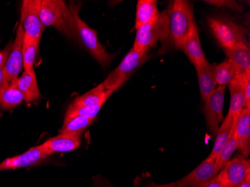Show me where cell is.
I'll use <instances>...</instances> for the list:
<instances>
[{"instance_id":"cell-28","label":"cell","mask_w":250,"mask_h":187,"mask_svg":"<svg viewBox=\"0 0 250 187\" xmlns=\"http://www.w3.org/2000/svg\"><path fill=\"white\" fill-rule=\"evenodd\" d=\"M205 2L210 4V5H213L218 7H226V8H231L232 10H235V11H242L243 7L240 5L239 4L234 2V1H205Z\"/></svg>"},{"instance_id":"cell-3","label":"cell","mask_w":250,"mask_h":187,"mask_svg":"<svg viewBox=\"0 0 250 187\" xmlns=\"http://www.w3.org/2000/svg\"><path fill=\"white\" fill-rule=\"evenodd\" d=\"M208 22L212 34L223 49L231 48L241 43H247V29L229 17L223 15L210 17Z\"/></svg>"},{"instance_id":"cell-16","label":"cell","mask_w":250,"mask_h":187,"mask_svg":"<svg viewBox=\"0 0 250 187\" xmlns=\"http://www.w3.org/2000/svg\"><path fill=\"white\" fill-rule=\"evenodd\" d=\"M197 73L198 82L202 101H205L217 88V83L214 77V65L208 61L195 66Z\"/></svg>"},{"instance_id":"cell-21","label":"cell","mask_w":250,"mask_h":187,"mask_svg":"<svg viewBox=\"0 0 250 187\" xmlns=\"http://www.w3.org/2000/svg\"><path fill=\"white\" fill-rule=\"evenodd\" d=\"M160 13L155 0H139L136 7L135 27L137 29L143 25L152 22Z\"/></svg>"},{"instance_id":"cell-34","label":"cell","mask_w":250,"mask_h":187,"mask_svg":"<svg viewBox=\"0 0 250 187\" xmlns=\"http://www.w3.org/2000/svg\"><path fill=\"white\" fill-rule=\"evenodd\" d=\"M100 187H113L112 186H111L109 184H102Z\"/></svg>"},{"instance_id":"cell-12","label":"cell","mask_w":250,"mask_h":187,"mask_svg":"<svg viewBox=\"0 0 250 187\" xmlns=\"http://www.w3.org/2000/svg\"><path fill=\"white\" fill-rule=\"evenodd\" d=\"M214 159L206 158L193 171L175 183L178 187H201L219 173Z\"/></svg>"},{"instance_id":"cell-24","label":"cell","mask_w":250,"mask_h":187,"mask_svg":"<svg viewBox=\"0 0 250 187\" xmlns=\"http://www.w3.org/2000/svg\"><path fill=\"white\" fill-rule=\"evenodd\" d=\"M39 41L34 40L24 35L22 46V66L26 72L34 73V64L39 52Z\"/></svg>"},{"instance_id":"cell-19","label":"cell","mask_w":250,"mask_h":187,"mask_svg":"<svg viewBox=\"0 0 250 187\" xmlns=\"http://www.w3.org/2000/svg\"><path fill=\"white\" fill-rule=\"evenodd\" d=\"M81 140L80 136L60 134L48 139L42 144L52 154L54 153H65L72 151L78 148L81 145Z\"/></svg>"},{"instance_id":"cell-25","label":"cell","mask_w":250,"mask_h":187,"mask_svg":"<svg viewBox=\"0 0 250 187\" xmlns=\"http://www.w3.org/2000/svg\"><path fill=\"white\" fill-rule=\"evenodd\" d=\"M237 122L233 121L232 126H231V131H230L229 136L227 141L226 142L220 150V154L216 158V166L219 171L221 169L222 167L226 164L229 160H231L234 152L237 148V140L235 135V126Z\"/></svg>"},{"instance_id":"cell-22","label":"cell","mask_w":250,"mask_h":187,"mask_svg":"<svg viewBox=\"0 0 250 187\" xmlns=\"http://www.w3.org/2000/svg\"><path fill=\"white\" fill-rule=\"evenodd\" d=\"M95 119L96 118H88L80 115L65 117L60 134L81 136V135L93 124Z\"/></svg>"},{"instance_id":"cell-13","label":"cell","mask_w":250,"mask_h":187,"mask_svg":"<svg viewBox=\"0 0 250 187\" xmlns=\"http://www.w3.org/2000/svg\"><path fill=\"white\" fill-rule=\"evenodd\" d=\"M227 187H235L250 177V161L244 157L231 159L219 171Z\"/></svg>"},{"instance_id":"cell-17","label":"cell","mask_w":250,"mask_h":187,"mask_svg":"<svg viewBox=\"0 0 250 187\" xmlns=\"http://www.w3.org/2000/svg\"><path fill=\"white\" fill-rule=\"evenodd\" d=\"M243 77L244 76H237L228 84L231 95L230 107L228 113L232 115L233 121L235 122L238 120L245 104Z\"/></svg>"},{"instance_id":"cell-26","label":"cell","mask_w":250,"mask_h":187,"mask_svg":"<svg viewBox=\"0 0 250 187\" xmlns=\"http://www.w3.org/2000/svg\"><path fill=\"white\" fill-rule=\"evenodd\" d=\"M232 115L229 113L227 114L226 119L222 122V125L219 127L218 131L216 134L214 144H213V149L210 152V155L208 156L209 158L216 160L217 156L220 154L223 145L226 143L227 139H228L230 131H231V126H232Z\"/></svg>"},{"instance_id":"cell-2","label":"cell","mask_w":250,"mask_h":187,"mask_svg":"<svg viewBox=\"0 0 250 187\" xmlns=\"http://www.w3.org/2000/svg\"><path fill=\"white\" fill-rule=\"evenodd\" d=\"M69 8L74 32V39H77L85 47V50L101 65H109L114 56L107 53L104 46L100 43L97 31L90 28V26L80 18V6L77 4L71 3Z\"/></svg>"},{"instance_id":"cell-5","label":"cell","mask_w":250,"mask_h":187,"mask_svg":"<svg viewBox=\"0 0 250 187\" xmlns=\"http://www.w3.org/2000/svg\"><path fill=\"white\" fill-rule=\"evenodd\" d=\"M168 38V17L167 11L160 13L152 22L136 29V38L132 48L148 53L157 42H166Z\"/></svg>"},{"instance_id":"cell-31","label":"cell","mask_w":250,"mask_h":187,"mask_svg":"<svg viewBox=\"0 0 250 187\" xmlns=\"http://www.w3.org/2000/svg\"><path fill=\"white\" fill-rule=\"evenodd\" d=\"M201 187H227L224 180L223 179L220 174H217L213 179L209 182L206 183L205 185Z\"/></svg>"},{"instance_id":"cell-30","label":"cell","mask_w":250,"mask_h":187,"mask_svg":"<svg viewBox=\"0 0 250 187\" xmlns=\"http://www.w3.org/2000/svg\"><path fill=\"white\" fill-rule=\"evenodd\" d=\"M243 84L245 98L244 108H250V74H247L243 77Z\"/></svg>"},{"instance_id":"cell-6","label":"cell","mask_w":250,"mask_h":187,"mask_svg":"<svg viewBox=\"0 0 250 187\" xmlns=\"http://www.w3.org/2000/svg\"><path fill=\"white\" fill-rule=\"evenodd\" d=\"M114 91L106 90L103 83L78 97L67 109L65 117L80 116L96 118L104 104Z\"/></svg>"},{"instance_id":"cell-14","label":"cell","mask_w":250,"mask_h":187,"mask_svg":"<svg viewBox=\"0 0 250 187\" xmlns=\"http://www.w3.org/2000/svg\"><path fill=\"white\" fill-rule=\"evenodd\" d=\"M237 150L247 158L250 152V108H244L235 126Z\"/></svg>"},{"instance_id":"cell-10","label":"cell","mask_w":250,"mask_h":187,"mask_svg":"<svg viewBox=\"0 0 250 187\" xmlns=\"http://www.w3.org/2000/svg\"><path fill=\"white\" fill-rule=\"evenodd\" d=\"M226 85H219L205 101L204 114L206 116L208 129L213 136H216L223 119Z\"/></svg>"},{"instance_id":"cell-7","label":"cell","mask_w":250,"mask_h":187,"mask_svg":"<svg viewBox=\"0 0 250 187\" xmlns=\"http://www.w3.org/2000/svg\"><path fill=\"white\" fill-rule=\"evenodd\" d=\"M147 53L132 48L125 56L122 62L112 71L103 84L106 90L116 91L120 88L132 74L146 62Z\"/></svg>"},{"instance_id":"cell-29","label":"cell","mask_w":250,"mask_h":187,"mask_svg":"<svg viewBox=\"0 0 250 187\" xmlns=\"http://www.w3.org/2000/svg\"><path fill=\"white\" fill-rule=\"evenodd\" d=\"M11 45H8L3 50L0 52V88L2 87V83H3L4 66H5L10 49H11Z\"/></svg>"},{"instance_id":"cell-20","label":"cell","mask_w":250,"mask_h":187,"mask_svg":"<svg viewBox=\"0 0 250 187\" xmlns=\"http://www.w3.org/2000/svg\"><path fill=\"white\" fill-rule=\"evenodd\" d=\"M25 101V95L18 86V79L6 88L0 90V109L9 110L20 106Z\"/></svg>"},{"instance_id":"cell-32","label":"cell","mask_w":250,"mask_h":187,"mask_svg":"<svg viewBox=\"0 0 250 187\" xmlns=\"http://www.w3.org/2000/svg\"><path fill=\"white\" fill-rule=\"evenodd\" d=\"M146 187H178L175 185V183H171L168 184H156L152 183Z\"/></svg>"},{"instance_id":"cell-27","label":"cell","mask_w":250,"mask_h":187,"mask_svg":"<svg viewBox=\"0 0 250 187\" xmlns=\"http://www.w3.org/2000/svg\"><path fill=\"white\" fill-rule=\"evenodd\" d=\"M237 76V71L234 64L229 60L214 65V77L217 85H228Z\"/></svg>"},{"instance_id":"cell-33","label":"cell","mask_w":250,"mask_h":187,"mask_svg":"<svg viewBox=\"0 0 250 187\" xmlns=\"http://www.w3.org/2000/svg\"><path fill=\"white\" fill-rule=\"evenodd\" d=\"M235 187H250V177H248L245 181H243Z\"/></svg>"},{"instance_id":"cell-8","label":"cell","mask_w":250,"mask_h":187,"mask_svg":"<svg viewBox=\"0 0 250 187\" xmlns=\"http://www.w3.org/2000/svg\"><path fill=\"white\" fill-rule=\"evenodd\" d=\"M41 4L42 0L22 1L20 23L26 36L39 42L45 29L41 20Z\"/></svg>"},{"instance_id":"cell-11","label":"cell","mask_w":250,"mask_h":187,"mask_svg":"<svg viewBox=\"0 0 250 187\" xmlns=\"http://www.w3.org/2000/svg\"><path fill=\"white\" fill-rule=\"evenodd\" d=\"M51 154L42 145L32 147L23 154L5 159L2 163H0V171L27 168L38 165Z\"/></svg>"},{"instance_id":"cell-9","label":"cell","mask_w":250,"mask_h":187,"mask_svg":"<svg viewBox=\"0 0 250 187\" xmlns=\"http://www.w3.org/2000/svg\"><path fill=\"white\" fill-rule=\"evenodd\" d=\"M24 35L22 26L19 24L15 42L11 44L4 66V80L0 90L6 88L18 79L22 67V46Z\"/></svg>"},{"instance_id":"cell-4","label":"cell","mask_w":250,"mask_h":187,"mask_svg":"<svg viewBox=\"0 0 250 187\" xmlns=\"http://www.w3.org/2000/svg\"><path fill=\"white\" fill-rule=\"evenodd\" d=\"M40 17L45 27L53 26L67 38L74 39L71 11L64 1L42 0Z\"/></svg>"},{"instance_id":"cell-15","label":"cell","mask_w":250,"mask_h":187,"mask_svg":"<svg viewBox=\"0 0 250 187\" xmlns=\"http://www.w3.org/2000/svg\"><path fill=\"white\" fill-rule=\"evenodd\" d=\"M223 50L228 60L234 64L237 76L250 74V51L247 43H241Z\"/></svg>"},{"instance_id":"cell-23","label":"cell","mask_w":250,"mask_h":187,"mask_svg":"<svg viewBox=\"0 0 250 187\" xmlns=\"http://www.w3.org/2000/svg\"><path fill=\"white\" fill-rule=\"evenodd\" d=\"M18 86L25 95L26 102H32L42 98L36 72L29 74L24 71L21 77H18Z\"/></svg>"},{"instance_id":"cell-1","label":"cell","mask_w":250,"mask_h":187,"mask_svg":"<svg viewBox=\"0 0 250 187\" xmlns=\"http://www.w3.org/2000/svg\"><path fill=\"white\" fill-rule=\"evenodd\" d=\"M166 11L168 25L167 41H169L174 47L181 50L196 26L192 5L188 1L175 0Z\"/></svg>"},{"instance_id":"cell-18","label":"cell","mask_w":250,"mask_h":187,"mask_svg":"<svg viewBox=\"0 0 250 187\" xmlns=\"http://www.w3.org/2000/svg\"><path fill=\"white\" fill-rule=\"evenodd\" d=\"M181 50L185 52V54L189 58V61L194 66L208 61L201 45L197 25L195 26L190 36L185 41Z\"/></svg>"}]
</instances>
